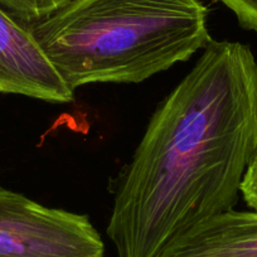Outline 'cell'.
<instances>
[{"label": "cell", "mask_w": 257, "mask_h": 257, "mask_svg": "<svg viewBox=\"0 0 257 257\" xmlns=\"http://www.w3.org/2000/svg\"><path fill=\"white\" fill-rule=\"evenodd\" d=\"M73 0H0V7L23 24L48 18Z\"/></svg>", "instance_id": "cell-6"}, {"label": "cell", "mask_w": 257, "mask_h": 257, "mask_svg": "<svg viewBox=\"0 0 257 257\" xmlns=\"http://www.w3.org/2000/svg\"><path fill=\"white\" fill-rule=\"evenodd\" d=\"M155 257H257V212L233 208L204 219Z\"/></svg>", "instance_id": "cell-5"}, {"label": "cell", "mask_w": 257, "mask_h": 257, "mask_svg": "<svg viewBox=\"0 0 257 257\" xmlns=\"http://www.w3.org/2000/svg\"><path fill=\"white\" fill-rule=\"evenodd\" d=\"M236 16L239 26L257 33V0H217Z\"/></svg>", "instance_id": "cell-7"}, {"label": "cell", "mask_w": 257, "mask_h": 257, "mask_svg": "<svg viewBox=\"0 0 257 257\" xmlns=\"http://www.w3.org/2000/svg\"><path fill=\"white\" fill-rule=\"evenodd\" d=\"M257 154V61L213 41L159 103L113 194L117 257H155L174 237L231 211Z\"/></svg>", "instance_id": "cell-1"}, {"label": "cell", "mask_w": 257, "mask_h": 257, "mask_svg": "<svg viewBox=\"0 0 257 257\" xmlns=\"http://www.w3.org/2000/svg\"><path fill=\"white\" fill-rule=\"evenodd\" d=\"M201 0H73L26 24L72 91L139 83L192 58L212 41Z\"/></svg>", "instance_id": "cell-2"}, {"label": "cell", "mask_w": 257, "mask_h": 257, "mask_svg": "<svg viewBox=\"0 0 257 257\" xmlns=\"http://www.w3.org/2000/svg\"><path fill=\"white\" fill-rule=\"evenodd\" d=\"M88 216L0 188V257H103Z\"/></svg>", "instance_id": "cell-3"}, {"label": "cell", "mask_w": 257, "mask_h": 257, "mask_svg": "<svg viewBox=\"0 0 257 257\" xmlns=\"http://www.w3.org/2000/svg\"><path fill=\"white\" fill-rule=\"evenodd\" d=\"M0 92L49 103H68L64 82L26 24L0 7Z\"/></svg>", "instance_id": "cell-4"}, {"label": "cell", "mask_w": 257, "mask_h": 257, "mask_svg": "<svg viewBox=\"0 0 257 257\" xmlns=\"http://www.w3.org/2000/svg\"><path fill=\"white\" fill-rule=\"evenodd\" d=\"M241 196L247 207L257 212V154L247 168L241 185Z\"/></svg>", "instance_id": "cell-8"}]
</instances>
